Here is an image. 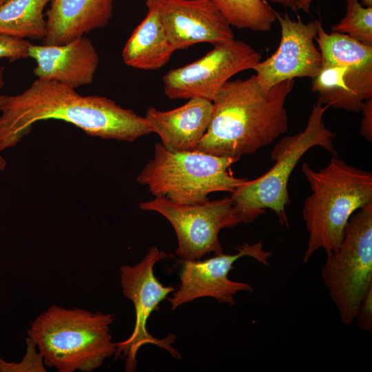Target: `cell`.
<instances>
[{"label":"cell","mask_w":372,"mask_h":372,"mask_svg":"<svg viewBox=\"0 0 372 372\" xmlns=\"http://www.w3.org/2000/svg\"><path fill=\"white\" fill-rule=\"evenodd\" d=\"M114 0H52L43 45H61L107 25Z\"/></svg>","instance_id":"cell-17"},{"label":"cell","mask_w":372,"mask_h":372,"mask_svg":"<svg viewBox=\"0 0 372 372\" xmlns=\"http://www.w3.org/2000/svg\"><path fill=\"white\" fill-rule=\"evenodd\" d=\"M6 167V160L0 155V171H3Z\"/></svg>","instance_id":"cell-29"},{"label":"cell","mask_w":372,"mask_h":372,"mask_svg":"<svg viewBox=\"0 0 372 372\" xmlns=\"http://www.w3.org/2000/svg\"><path fill=\"white\" fill-rule=\"evenodd\" d=\"M321 278L341 321L351 325L372 287V204L352 214L338 249L327 256Z\"/></svg>","instance_id":"cell-8"},{"label":"cell","mask_w":372,"mask_h":372,"mask_svg":"<svg viewBox=\"0 0 372 372\" xmlns=\"http://www.w3.org/2000/svg\"><path fill=\"white\" fill-rule=\"evenodd\" d=\"M231 26L255 32L269 31L276 12L265 0H211Z\"/></svg>","instance_id":"cell-20"},{"label":"cell","mask_w":372,"mask_h":372,"mask_svg":"<svg viewBox=\"0 0 372 372\" xmlns=\"http://www.w3.org/2000/svg\"><path fill=\"white\" fill-rule=\"evenodd\" d=\"M6 0H0V6Z\"/></svg>","instance_id":"cell-30"},{"label":"cell","mask_w":372,"mask_h":372,"mask_svg":"<svg viewBox=\"0 0 372 372\" xmlns=\"http://www.w3.org/2000/svg\"><path fill=\"white\" fill-rule=\"evenodd\" d=\"M0 152L17 145L36 123L65 121L102 139L134 142L152 133L145 117L101 96H83L54 81L37 79L21 93L4 95L0 105Z\"/></svg>","instance_id":"cell-1"},{"label":"cell","mask_w":372,"mask_h":372,"mask_svg":"<svg viewBox=\"0 0 372 372\" xmlns=\"http://www.w3.org/2000/svg\"><path fill=\"white\" fill-rule=\"evenodd\" d=\"M29 57L36 62L37 79L63 83L72 88L91 84L99 64V54L85 36L61 45H34Z\"/></svg>","instance_id":"cell-15"},{"label":"cell","mask_w":372,"mask_h":372,"mask_svg":"<svg viewBox=\"0 0 372 372\" xmlns=\"http://www.w3.org/2000/svg\"><path fill=\"white\" fill-rule=\"evenodd\" d=\"M52 0H6L0 6V34L17 39H43L44 9Z\"/></svg>","instance_id":"cell-19"},{"label":"cell","mask_w":372,"mask_h":372,"mask_svg":"<svg viewBox=\"0 0 372 372\" xmlns=\"http://www.w3.org/2000/svg\"><path fill=\"white\" fill-rule=\"evenodd\" d=\"M33 340L27 337L26 352L21 362H6L0 358V372H45L43 359Z\"/></svg>","instance_id":"cell-22"},{"label":"cell","mask_w":372,"mask_h":372,"mask_svg":"<svg viewBox=\"0 0 372 372\" xmlns=\"http://www.w3.org/2000/svg\"><path fill=\"white\" fill-rule=\"evenodd\" d=\"M238 160L198 150L170 152L161 143L154 156L138 175L155 197H165L180 205L203 204L212 192L231 193L247 179L234 177L229 168Z\"/></svg>","instance_id":"cell-6"},{"label":"cell","mask_w":372,"mask_h":372,"mask_svg":"<svg viewBox=\"0 0 372 372\" xmlns=\"http://www.w3.org/2000/svg\"><path fill=\"white\" fill-rule=\"evenodd\" d=\"M30 44L27 40L0 34V59L15 61L28 58Z\"/></svg>","instance_id":"cell-23"},{"label":"cell","mask_w":372,"mask_h":372,"mask_svg":"<svg viewBox=\"0 0 372 372\" xmlns=\"http://www.w3.org/2000/svg\"><path fill=\"white\" fill-rule=\"evenodd\" d=\"M175 51L158 13L148 9L145 19L127 41L122 58L129 67L154 70L166 65Z\"/></svg>","instance_id":"cell-18"},{"label":"cell","mask_w":372,"mask_h":372,"mask_svg":"<svg viewBox=\"0 0 372 372\" xmlns=\"http://www.w3.org/2000/svg\"><path fill=\"white\" fill-rule=\"evenodd\" d=\"M314 0H299L297 4V10L309 12L311 3ZM362 4L365 6H372V0H362Z\"/></svg>","instance_id":"cell-26"},{"label":"cell","mask_w":372,"mask_h":372,"mask_svg":"<svg viewBox=\"0 0 372 372\" xmlns=\"http://www.w3.org/2000/svg\"><path fill=\"white\" fill-rule=\"evenodd\" d=\"M114 315L51 306L31 324L28 337L45 365L59 372H91L116 353L110 333Z\"/></svg>","instance_id":"cell-4"},{"label":"cell","mask_w":372,"mask_h":372,"mask_svg":"<svg viewBox=\"0 0 372 372\" xmlns=\"http://www.w3.org/2000/svg\"><path fill=\"white\" fill-rule=\"evenodd\" d=\"M270 2L282 5L286 8L291 9V10L297 11V4L299 0H269Z\"/></svg>","instance_id":"cell-27"},{"label":"cell","mask_w":372,"mask_h":372,"mask_svg":"<svg viewBox=\"0 0 372 372\" xmlns=\"http://www.w3.org/2000/svg\"><path fill=\"white\" fill-rule=\"evenodd\" d=\"M139 206L142 210L159 213L171 223L178 240L176 254L180 260H200L211 252L223 254L219 232L240 223L230 196L196 205H180L158 196Z\"/></svg>","instance_id":"cell-10"},{"label":"cell","mask_w":372,"mask_h":372,"mask_svg":"<svg viewBox=\"0 0 372 372\" xmlns=\"http://www.w3.org/2000/svg\"><path fill=\"white\" fill-rule=\"evenodd\" d=\"M329 107L319 101L313 106L303 131L283 138L270 153L275 164L262 176L246 180L231 193L234 209L240 223L254 222L267 209L272 210L282 225L289 227L286 208L290 203L288 182L302 156L311 148L321 147L333 156L335 134L327 128L323 116Z\"/></svg>","instance_id":"cell-5"},{"label":"cell","mask_w":372,"mask_h":372,"mask_svg":"<svg viewBox=\"0 0 372 372\" xmlns=\"http://www.w3.org/2000/svg\"><path fill=\"white\" fill-rule=\"evenodd\" d=\"M358 326L370 333L372 332V287L362 300L355 313Z\"/></svg>","instance_id":"cell-24"},{"label":"cell","mask_w":372,"mask_h":372,"mask_svg":"<svg viewBox=\"0 0 372 372\" xmlns=\"http://www.w3.org/2000/svg\"><path fill=\"white\" fill-rule=\"evenodd\" d=\"M280 27V41L276 51L254 68L256 79L265 90L296 78L313 79L322 65L321 53L314 43L320 20L304 23L285 13L276 12Z\"/></svg>","instance_id":"cell-13"},{"label":"cell","mask_w":372,"mask_h":372,"mask_svg":"<svg viewBox=\"0 0 372 372\" xmlns=\"http://www.w3.org/2000/svg\"><path fill=\"white\" fill-rule=\"evenodd\" d=\"M295 80L268 90L254 75L227 81L212 101L207 130L195 150L239 160L272 143L288 130L285 102Z\"/></svg>","instance_id":"cell-2"},{"label":"cell","mask_w":372,"mask_h":372,"mask_svg":"<svg viewBox=\"0 0 372 372\" xmlns=\"http://www.w3.org/2000/svg\"><path fill=\"white\" fill-rule=\"evenodd\" d=\"M311 194L302 208L309 233L302 261L307 262L318 249L327 256L336 251L344 229L357 210L372 204V174L333 156L316 171L306 163L301 167Z\"/></svg>","instance_id":"cell-3"},{"label":"cell","mask_w":372,"mask_h":372,"mask_svg":"<svg viewBox=\"0 0 372 372\" xmlns=\"http://www.w3.org/2000/svg\"><path fill=\"white\" fill-rule=\"evenodd\" d=\"M235 254H220L200 260H180L178 288L168 298L171 309L197 298L210 297L229 306L236 304L234 296L239 291L252 293L253 287L247 283L231 280L228 274L239 258L249 256L264 265H269L272 252L263 249L262 241L244 243L236 248Z\"/></svg>","instance_id":"cell-12"},{"label":"cell","mask_w":372,"mask_h":372,"mask_svg":"<svg viewBox=\"0 0 372 372\" xmlns=\"http://www.w3.org/2000/svg\"><path fill=\"white\" fill-rule=\"evenodd\" d=\"M3 70H4V68L3 67H0V88L2 87L4 85L3 74ZM3 99H4V95L0 96V105L2 103Z\"/></svg>","instance_id":"cell-28"},{"label":"cell","mask_w":372,"mask_h":372,"mask_svg":"<svg viewBox=\"0 0 372 372\" xmlns=\"http://www.w3.org/2000/svg\"><path fill=\"white\" fill-rule=\"evenodd\" d=\"M315 41L322 58V68L313 79L311 90L323 105L360 112L372 98V46L345 34L327 33L320 23Z\"/></svg>","instance_id":"cell-7"},{"label":"cell","mask_w":372,"mask_h":372,"mask_svg":"<svg viewBox=\"0 0 372 372\" xmlns=\"http://www.w3.org/2000/svg\"><path fill=\"white\" fill-rule=\"evenodd\" d=\"M262 55L235 39L214 45L199 59L174 68L163 77L164 94L170 99L203 98L212 101L237 73L254 70Z\"/></svg>","instance_id":"cell-11"},{"label":"cell","mask_w":372,"mask_h":372,"mask_svg":"<svg viewBox=\"0 0 372 372\" xmlns=\"http://www.w3.org/2000/svg\"><path fill=\"white\" fill-rule=\"evenodd\" d=\"M146 6L158 13L176 50L234 39L231 25L211 0H147Z\"/></svg>","instance_id":"cell-14"},{"label":"cell","mask_w":372,"mask_h":372,"mask_svg":"<svg viewBox=\"0 0 372 372\" xmlns=\"http://www.w3.org/2000/svg\"><path fill=\"white\" fill-rule=\"evenodd\" d=\"M211 114L212 101L196 97L168 111L151 107L144 117L165 149L185 152L195 150L207 130Z\"/></svg>","instance_id":"cell-16"},{"label":"cell","mask_w":372,"mask_h":372,"mask_svg":"<svg viewBox=\"0 0 372 372\" xmlns=\"http://www.w3.org/2000/svg\"><path fill=\"white\" fill-rule=\"evenodd\" d=\"M331 30L372 46V6H365L359 0H346L345 15Z\"/></svg>","instance_id":"cell-21"},{"label":"cell","mask_w":372,"mask_h":372,"mask_svg":"<svg viewBox=\"0 0 372 372\" xmlns=\"http://www.w3.org/2000/svg\"><path fill=\"white\" fill-rule=\"evenodd\" d=\"M172 254L151 247L137 264L123 265L120 269L121 285L124 296L130 300L135 310V324L132 334L125 340L116 342L114 358H126L125 371L136 369V355L145 344H154L167 351L174 358L180 359V354L172 347L176 335L170 333L165 338H157L147 329V322L152 313L159 310V304L176 288L164 286L154 275V267L159 261L174 258Z\"/></svg>","instance_id":"cell-9"},{"label":"cell","mask_w":372,"mask_h":372,"mask_svg":"<svg viewBox=\"0 0 372 372\" xmlns=\"http://www.w3.org/2000/svg\"><path fill=\"white\" fill-rule=\"evenodd\" d=\"M362 117L360 133L367 141H372V98L366 100L361 108Z\"/></svg>","instance_id":"cell-25"}]
</instances>
